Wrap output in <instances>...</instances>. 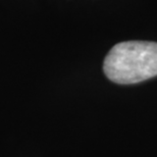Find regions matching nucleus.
I'll return each instance as SVG.
<instances>
[{"label": "nucleus", "mask_w": 157, "mask_h": 157, "mask_svg": "<svg viewBox=\"0 0 157 157\" xmlns=\"http://www.w3.org/2000/svg\"><path fill=\"white\" fill-rule=\"evenodd\" d=\"M103 70L117 84H136L157 76V43L127 41L117 44L106 55Z\"/></svg>", "instance_id": "1"}]
</instances>
